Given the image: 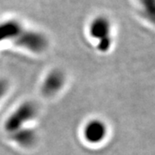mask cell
<instances>
[{"mask_svg": "<svg viewBox=\"0 0 155 155\" xmlns=\"http://www.w3.org/2000/svg\"><path fill=\"white\" fill-rule=\"evenodd\" d=\"M107 127L105 124L99 120H92L89 122L84 129V136L90 142L97 144L101 142L106 137Z\"/></svg>", "mask_w": 155, "mask_h": 155, "instance_id": "3957f363", "label": "cell"}, {"mask_svg": "<svg viewBox=\"0 0 155 155\" xmlns=\"http://www.w3.org/2000/svg\"><path fill=\"white\" fill-rule=\"evenodd\" d=\"M140 3L142 5L147 16L153 20L154 17V0H140Z\"/></svg>", "mask_w": 155, "mask_h": 155, "instance_id": "ba28073f", "label": "cell"}, {"mask_svg": "<svg viewBox=\"0 0 155 155\" xmlns=\"http://www.w3.org/2000/svg\"><path fill=\"white\" fill-rule=\"evenodd\" d=\"M11 137L17 144L26 147L32 146L36 140V135L34 130L24 127H22L11 134Z\"/></svg>", "mask_w": 155, "mask_h": 155, "instance_id": "52a82bcc", "label": "cell"}, {"mask_svg": "<svg viewBox=\"0 0 155 155\" xmlns=\"http://www.w3.org/2000/svg\"><path fill=\"white\" fill-rule=\"evenodd\" d=\"M111 25L108 18L104 17H97L92 20L89 27V32L91 37L97 40L110 37Z\"/></svg>", "mask_w": 155, "mask_h": 155, "instance_id": "277c9868", "label": "cell"}, {"mask_svg": "<svg viewBox=\"0 0 155 155\" xmlns=\"http://www.w3.org/2000/svg\"><path fill=\"white\" fill-rule=\"evenodd\" d=\"M7 89H8L7 82L4 79H0V99L4 97V95L5 94Z\"/></svg>", "mask_w": 155, "mask_h": 155, "instance_id": "30bf717a", "label": "cell"}, {"mask_svg": "<svg viewBox=\"0 0 155 155\" xmlns=\"http://www.w3.org/2000/svg\"><path fill=\"white\" fill-rule=\"evenodd\" d=\"M36 115V107L33 103L26 102L17 108L7 119L5 127L10 134L14 133L22 128L25 122L32 120Z\"/></svg>", "mask_w": 155, "mask_h": 155, "instance_id": "6da1fadb", "label": "cell"}, {"mask_svg": "<svg viewBox=\"0 0 155 155\" xmlns=\"http://www.w3.org/2000/svg\"><path fill=\"white\" fill-rule=\"evenodd\" d=\"M111 43H112V40L111 37H107V38L102 39L98 41V45H97V48L101 52H106L110 48Z\"/></svg>", "mask_w": 155, "mask_h": 155, "instance_id": "9c48e42d", "label": "cell"}, {"mask_svg": "<svg viewBox=\"0 0 155 155\" xmlns=\"http://www.w3.org/2000/svg\"><path fill=\"white\" fill-rule=\"evenodd\" d=\"M65 82L63 73L58 70L51 72L47 76L42 84V92L45 96H52L57 93L62 87Z\"/></svg>", "mask_w": 155, "mask_h": 155, "instance_id": "5b68a950", "label": "cell"}, {"mask_svg": "<svg viewBox=\"0 0 155 155\" xmlns=\"http://www.w3.org/2000/svg\"><path fill=\"white\" fill-rule=\"evenodd\" d=\"M22 30L20 23L15 20H9L0 23V42L8 40L15 39Z\"/></svg>", "mask_w": 155, "mask_h": 155, "instance_id": "8992f818", "label": "cell"}, {"mask_svg": "<svg viewBox=\"0 0 155 155\" xmlns=\"http://www.w3.org/2000/svg\"><path fill=\"white\" fill-rule=\"evenodd\" d=\"M15 40V43L35 53L43 52L48 47V40L40 32L22 30Z\"/></svg>", "mask_w": 155, "mask_h": 155, "instance_id": "7a4b0ae2", "label": "cell"}]
</instances>
